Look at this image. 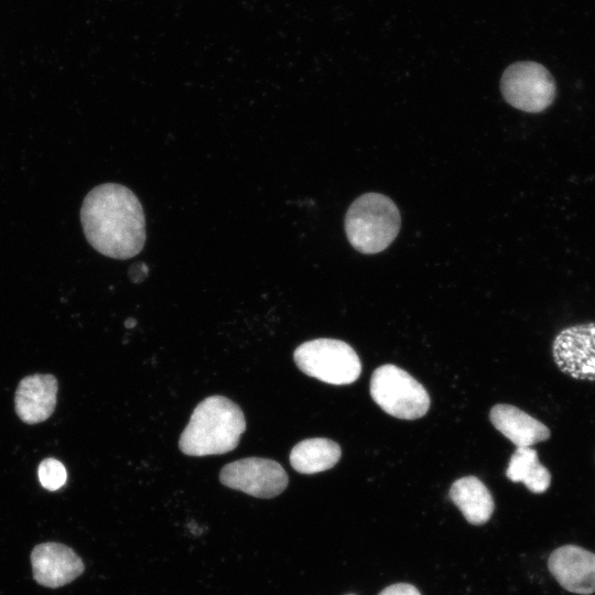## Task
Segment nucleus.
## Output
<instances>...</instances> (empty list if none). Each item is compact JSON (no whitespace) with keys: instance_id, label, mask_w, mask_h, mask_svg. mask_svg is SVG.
<instances>
[{"instance_id":"obj_1","label":"nucleus","mask_w":595,"mask_h":595,"mask_svg":"<svg viewBox=\"0 0 595 595\" xmlns=\"http://www.w3.org/2000/svg\"><path fill=\"white\" fill-rule=\"evenodd\" d=\"M80 221L89 245L115 259L137 256L145 242V218L136 194L128 187L105 183L84 198Z\"/></svg>"},{"instance_id":"obj_2","label":"nucleus","mask_w":595,"mask_h":595,"mask_svg":"<svg viewBox=\"0 0 595 595\" xmlns=\"http://www.w3.org/2000/svg\"><path fill=\"white\" fill-rule=\"evenodd\" d=\"M245 430L241 409L225 397L212 396L194 409L178 446L190 456L224 454L237 447Z\"/></svg>"},{"instance_id":"obj_3","label":"nucleus","mask_w":595,"mask_h":595,"mask_svg":"<svg viewBox=\"0 0 595 595\" xmlns=\"http://www.w3.org/2000/svg\"><path fill=\"white\" fill-rule=\"evenodd\" d=\"M400 225L397 205L379 193H366L356 198L345 217L348 241L357 251L367 255L378 253L389 247Z\"/></svg>"},{"instance_id":"obj_4","label":"nucleus","mask_w":595,"mask_h":595,"mask_svg":"<svg viewBox=\"0 0 595 595\" xmlns=\"http://www.w3.org/2000/svg\"><path fill=\"white\" fill-rule=\"evenodd\" d=\"M294 361L305 375L331 385H349L358 379L361 363L347 343L333 338H317L300 345Z\"/></svg>"},{"instance_id":"obj_5","label":"nucleus","mask_w":595,"mask_h":595,"mask_svg":"<svg viewBox=\"0 0 595 595\" xmlns=\"http://www.w3.org/2000/svg\"><path fill=\"white\" fill-rule=\"evenodd\" d=\"M370 396L386 413L399 419H419L430 408V397L424 387L405 370L391 364L372 372Z\"/></svg>"},{"instance_id":"obj_6","label":"nucleus","mask_w":595,"mask_h":595,"mask_svg":"<svg viewBox=\"0 0 595 595\" xmlns=\"http://www.w3.org/2000/svg\"><path fill=\"white\" fill-rule=\"evenodd\" d=\"M506 101L526 112H541L555 97L550 72L536 62H518L506 68L500 80Z\"/></svg>"},{"instance_id":"obj_7","label":"nucleus","mask_w":595,"mask_h":595,"mask_svg":"<svg viewBox=\"0 0 595 595\" xmlns=\"http://www.w3.org/2000/svg\"><path fill=\"white\" fill-rule=\"evenodd\" d=\"M220 483L258 498H272L288 486L289 477L275 461L248 457L229 463L219 474Z\"/></svg>"},{"instance_id":"obj_8","label":"nucleus","mask_w":595,"mask_h":595,"mask_svg":"<svg viewBox=\"0 0 595 595\" xmlns=\"http://www.w3.org/2000/svg\"><path fill=\"white\" fill-rule=\"evenodd\" d=\"M553 358L559 369L577 380H595V322L562 329L554 338Z\"/></svg>"},{"instance_id":"obj_9","label":"nucleus","mask_w":595,"mask_h":595,"mask_svg":"<svg viewBox=\"0 0 595 595\" xmlns=\"http://www.w3.org/2000/svg\"><path fill=\"white\" fill-rule=\"evenodd\" d=\"M548 567L564 589L582 595L595 592V553L573 544L563 545L550 554Z\"/></svg>"},{"instance_id":"obj_10","label":"nucleus","mask_w":595,"mask_h":595,"mask_svg":"<svg viewBox=\"0 0 595 595\" xmlns=\"http://www.w3.org/2000/svg\"><path fill=\"white\" fill-rule=\"evenodd\" d=\"M34 580L43 586H63L84 572L82 559L67 545L46 542L37 544L31 553Z\"/></svg>"},{"instance_id":"obj_11","label":"nucleus","mask_w":595,"mask_h":595,"mask_svg":"<svg viewBox=\"0 0 595 595\" xmlns=\"http://www.w3.org/2000/svg\"><path fill=\"white\" fill-rule=\"evenodd\" d=\"M58 382L53 375L35 374L24 377L15 391V412L28 424L47 420L56 405Z\"/></svg>"},{"instance_id":"obj_12","label":"nucleus","mask_w":595,"mask_h":595,"mask_svg":"<svg viewBox=\"0 0 595 595\" xmlns=\"http://www.w3.org/2000/svg\"><path fill=\"white\" fill-rule=\"evenodd\" d=\"M489 416L494 426L517 447H530L550 437L547 425L515 405L496 404Z\"/></svg>"},{"instance_id":"obj_13","label":"nucleus","mask_w":595,"mask_h":595,"mask_svg":"<svg viewBox=\"0 0 595 595\" xmlns=\"http://www.w3.org/2000/svg\"><path fill=\"white\" fill-rule=\"evenodd\" d=\"M450 497L465 519L473 524L487 522L495 509L491 494L475 476L455 480L451 486Z\"/></svg>"},{"instance_id":"obj_14","label":"nucleus","mask_w":595,"mask_h":595,"mask_svg":"<svg viewBox=\"0 0 595 595\" xmlns=\"http://www.w3.org/2000/svg\"><path fill=\"white\" fill-rule=\"evenodd\" d=\"M340 455L342 450L336 442L314 437L301 441L292 448L290 463L301 474H315L334 467Z\"/></svg>"},{"instance_id":"obj_15","label":"nucleus","mask_w":595,"mask_h":595,"mask_svg":"<svg viewBox=\"0 0 595 595\" xmlns=\"http://www.w3.org/2000/svg\"><path fill=\"white\" fill-rule=\"evenodd\" d=\"M506 476L513 483H523L534 493H544L551 484V475L538 458V453L531 447H517L510 457Z\"/></svg>"},{"instance_id":"obj_16","label":"nucleus","mask_w":595,"mask_h":595,"mask_svg":"<svg viewBox=\"0 0 595 595\" xmlns=\"http://www.w3.org/2000/svg\"><path fill=\"white\" fill-rule=\"evenodd\" d=\"M40 483L47 490H57L61 488L67 478V473L64 465L55 458H45L37 468Z\"/></svg>"},{"instance_id":"obj_17","label":"nucleus","mask_w":595,"mask_h":595,"mask_svg":"<svg viewBox=\"0 0 595 595\" xmlns=\"http://www.w3.org/2000/svg\"><path fill=\"white\" fill-rule=\"evenodd\" d=\"M379 595H421L418 588L411 584L398 583L386 587Z\"/></svg>"},{"instance_id":"obj_18","label":"nucleus","mask_w":595,"mask_h":595,"mask_svg":"<svg viewBox=\"0 0 595 595\" xmlns=\"http://www.w3.org/2000/svg\"><path fill=\"white\" fill-rule=\"evenodd\" d=\"M137 324L136 320L134 318H128L126 322H125V326L127 328H132L134 327Z\"/></svg>"}]
</instances>
